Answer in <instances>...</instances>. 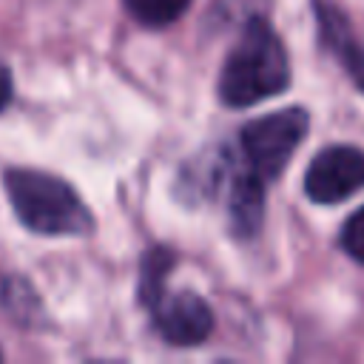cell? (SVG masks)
<instances>
[{
  "label": "cell",
  "instance_id": "30bf717a",
  "mask_svg": "<svg viewBox=\"0 0 364 364\" xmlns=\"http://www.w3.org/2000/svg\"><path fill=\"white\" fill-rule=\"evenodd\" d=\"M122 6L142 26L162 28V26H171L173 20H179L188 11L191 0H122Z\"/></svg>",
  "mask_w": 364,
  "mask_h": 364
},
{
  "label": "cell",
  "instance_id": "3957f363",
  "mask_svg": "<svg viewBox=\"0 0 364 364\" xmlns=\"http://www.w3.org/2000/svg\"><path fill=\"white\" fill-rule=\"evenodd\" d=\"M310 128V114L304 108H284L267 117H256L239 131V156L245 165L259 173L267 185L282 176L290 156L301 145Z\"/></svg>",
  "mask_w": 364,
  "mask_h": 364
},
{
  "label": "cell",
  "instance_id": "8992f818",
  "mask_svg": "<svg viewBox=\"0 0 364 364\" xmlns=\"http://www.w3.org/2000/svg\"><path fill=\"white\" fill-rule=\"evenodd\" d=\"M267 182L247 165L233 168L228 179V222L236 239H253L264 222Z\"/></svg>",
  "mask_w": 364,
  "mask_h": 364
},
{
  "label": "cell",
  "instance_id": "7c38bea8",
  "mask_svg": "<svg viewBox=\"0 0 364 364\" xmlns=\"http://www.w3.org/2000/svg\"><path fill=\"white\" fill-rule=\"evenodd\" d=\"M338 242L344 247V253L350 259H355L358 264H364V208H358L341 228Z\"/></svg>",
  "mask_w": 364,
  "mask_h": 364
},
{
  "label": "cell",
  "instance_id": "ba28073f",
  "mask_svg": "<svg viewBox=\"0 0 364 364\" xmlns=\"http://www.w3.org/2000/svg\"><path fill=\"white\" fill-rule=\"evenodd\" d=\"M236 168V156L230 148L219 145L213 148L208 156H196L191 159L179 179H176V196L185 199V202H202V199H210L213 193H219V188L230 179Z\"/></svg>",
  "mask_w": 364,
  "mask_h": 364
},
{
  "label": "cell",
  "instance_id": "277c9868",
  "mask_svg": "<svg viewBox=\"0 0 364 364\" xmlns=\"http://www.w3.org/2000/svg\"><path fill=\"white\" fill-rule=\"evenodd\" d=\"M358 191H364V151L355 145H327L304 171V193L316 205H336Z\"/></svg>",
  "mask_w": 364,
  "mask_h": 364
},
{
  "label": "cell",
  "instance_id": "5bb4252c",
  "mask_svg": "<svg viewBox=\"0 0 364 364\" xmlns=\"http://www.w3.org/2000/svg\"><path fill=\"white\" fill-rule=\"evenodd\" d=\"M0 358H3V353H0Z\"/></svg>",
  "mask_w": 364,
  "mask_h": 364
},
{
  "label": "cell",
  "instance_id": "52a82bcc",
  "mask_svg": "<svg viewBox=\"0 0 364 364\" xmlns=\"http://www.w3.org/2000/svg\"><path fill=\"white\" fill-rule=\"evenodd\" d=\"M316 17H318L321 43L341 60V65L347 68L350 80L364 94V46L353 37V28H350L347 14L341 9H336L333 3L316 0Z\"/></svg>",
  "mask_w": 364,
  "mask_h": 364
},
{
  "label": "cell",
  "instance_id": "8fae6325",
  "mask_svg": "<svg viewBox=\"0 0 364 364\" xmlns=\"http://www.w3.org/2000/svg\"><path fill=\"white\" fill-rule=\"evenodd\" d=\"M0 301L3 307L17 318V321H28L34 318V310L40 307L34 287L26 279H6L3 290H0Z\"/></svg>",
  "mask_w": 364,
  "mask_h": 364
},
{
  "label": "cell",
  "instance_id": "9c48e42d",
  "mask_svg": "<svg viewBox=\"0 0 364 364\" xmlns=\"http://www.w3.org/2000/svg\"><path fill=\"white\" fill-rule=\"evenodd\" d=\"M176 264V253L171 247H151L145 250L142 256V264H139V304L148 310L151 304L159 301V296L165 293V282H168V273L171 267Z\"/></svg>",
  "mask_w": 364,
  "mask_h": 364
},
{
  "label": "cell",
  "instance_id": "7a4b0ae2",
  "mask_svg": "<svg viewBox=\"0 0 364 364\" xmlns=\"http://www.w3.org/2000/svg\"><path fill=\"white\" fill-rule=\"evenodd\" d=\"M3 185L14 216L28 230L43 236H82L94 230L88 205L65 179L34 168H6Z\"/></svg>",
  "mask_w": 364,
  "mask_h": 364
},
{
  "label": "cell",
  "instance_id": "6da1fadb",
  "mask_svg": "<svg viewBox=\"0 0 364 364\" xmlns=\"http://www.w3.org/2000/svg\"><path fill=\"white\" fill-rule=\"evenodd\" d=\"M290 85V60L282 37L273 26L253 14L230 48L216 91L219 100L230 108H250L262 100L282 94Z\"/></svg>",
  "mask_w": 364,
  "mask_h": 364
},
{
  "label": "cell",
  "instance_id": "5b68a950",
  "mask_svg": "<svg viewBox=\"0 0 364 364\" xmlns=\"http://www.w3.org/2000/svg\"><path fill=\"white\" fill-rule=\"evenodd\" d=\"M156 333L173 347L202 344L213 333V310L210 304L191 290L162 293L156 304L148 307Z\"/></svg>",
  "mask_w": 364,
  "mask_h": 364
},
{
  "label": "cell",
  "instance_id": "4fadbf2b",
  "mask_svg": "<svg viewBox=\"0 0 364 364\" xmlns=\"http://www.w3.org/2000/svg\"><path fill=\"white\" fill-rule=\"evenodd\" d=\"M11 97H14V80H11L9 65L0 60V111H6V108H9Z\"/></svg>",
  "mask_w": 364,
  "mask_h": 364
}]
</instances>
